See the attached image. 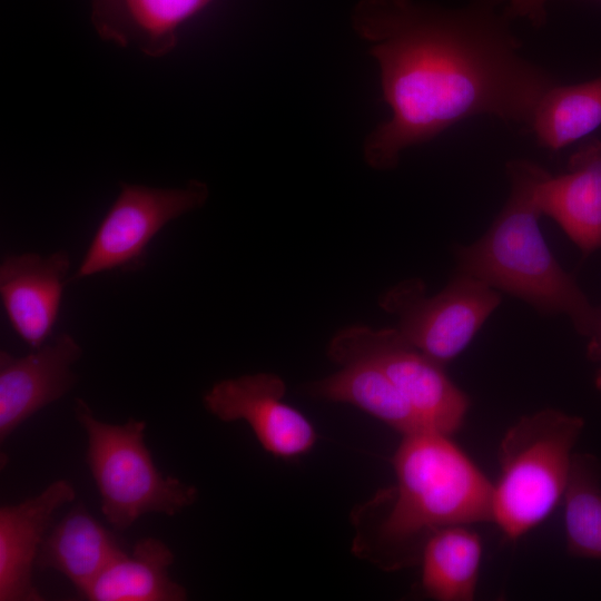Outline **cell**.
<instances>
[{"label":"cell","instance_id":"15","mask_svg":"<svg viewBox=\"0 0 601 601\" xmlns=\"http://www.w3.org/2000/svg\"><path fill=\"white\" fill-rule=\"evenodd\" d=\"M174 561L165 542L144 538L130 553L116 556L81 597L90 601H184L186 589L168 572Z\"/></svg>","mask_w":601,"mask_h":601},{"label":"cell","instance_id":"2","mask_svg":"<svg viewBox=\"0 0 601 601\" xmlns=\"http://www.w3.org/2000/svg\"><path fill=\"white\" fill-rule=\"evenodd\" d=\"M450 436L434 430L403 435L390 508L373 534L357 536L356 553L395 569L418 560L440 529L492 522L493 483Z\"/></svg>","mask_w":601,"mask_h":601},{"label":"cell","instance_id":"6","mask_svg":"<svg viewBox=\"0 0 601 601\" xmlns=\"http://www.w3.org/2000/svg\"><path fill=\"white\" fill-rule=\"evenodd\" d=\"M327 354L339 365L366 361L378 366L431 430L452 435L463 425L467 395L443 365L410 344L395 327H344L331 339Z\"/></svg>","mask_w":601,"mask_h":601},{"label":"cell","instance_id":"18","mask_svg":"<svg viewBox=\"0 0 601 601\" xmlns=\"http://www.w3.org/2000/svg\"><path fill=\"white\" fill-rule=\"evenodd\" d=\"M601 126V73L588 81L555 83L541 99L529 131L536 142L558 151Z\"/></svg>","mask_w":601,"mask_h":601},{"label":"cell","instance_id":"21","mask_svg":"<svg viewBox=\"0 0 601 601\" xmlns=\"http://www.w3.org/2000/svg\"><path fill=\"white\" fill-rule=\"evenodd\" d=\"M550 0H506V8L510 17L514 19H525L533 27L541 28L546 23Z\"/></svg>","mask_w":601,"mask_h":601},{"label":"cell","instance_id":"9","mask_svg":"<svg viewBox=\"0 0 601 601\" xmlns=\"http://www.w3.org/2000/svg\"><path fill=\"white\" fill-rule=\"evenodd\" d=\"M285 392V383L276 374H246L215 383L203 403L223 422H247L267 452L293 457L313 447L316 432L299 411L283 401Z\"/></svg>","mask_w":601,"mask_h":601},{"label":"cell","instance_id":"13","mask_svg":"<svg viewBox=\"0 0 601 601\" xmlns=\"http://www.w3.org/2000/svg\"><path fill=\"white\" fill-rule=\"evenodd\" d=\"M536 201L541 214L551 217L583 256L600 249L601 140L582 144L565 173H549L538 186Z\"/></svg>","mask_w":601,"mask_h":601},{"label":"cell","instance_id":"4","mask_svg":"<svg viewBox=\"0 0 601 601\" xmlns=\"http://www.w3.org/2000/svg\"><path fill=\"white\" fill-rule=\"evenodd\" d=\"M584 421L555 408L520 417L499 447L492 522L511 541L539 525L563 499Z\"/></svg>","mask_w":601,"mask_h":601},{"label":"cell","instance_id":"10","mask_svg":"<svg viewBox=\"0 0 601 601\" xmlns=\"http://www.w3.org/2000/svg\"><path fill=\"white\" fill-rule=\"evenodd\" d=\"M82 349L67 333L55 336L32 353L16 357L0 352V442L76 384L72 366Z\"/></svg>","mask_w":601,"mask_h":601},{"label":"cell","instance_id":"1","mask_svg":"<svg viewBox=\"0 0 601 601\" xmlns=\"http://www.w3.org/2000/svg\"><path fill=\"white\" fill-rule=\"evenodd\" d=\"M506 0L444 8L415 0H362L353 27L378 63L391 117L364 141L371 168H395L403 150L475 116L528 131L543 96L558 83L523 55Z\"/></svg>","mask_w":601,"mask_h":601},{"label":"cell","instance_id":"19","mask_svg":"<svg viewBox=\"0 0 601 601\" xmlns=\"http://www.w3.org/2000/svg\"><path fill=\"white\" fill-rule=\"evenodd\" d=\"M563 502L566 552L601 560V464L592 454H573Z\"/></svg>","mask_w":601,"mask_h":601},{"label":"cell","instance_id":"22","mask_svg":"<svg viewBox=\"0 0 601 601\" xmlns=\"http://www.w3.org/2000/svg\"><path fill=\"white\" fill-rule=\"evenodd\" d=\"M587 354L589 359L597 364L594 384L595 387L601 392V325L588 338Z\"/></svg>","mask_w":601,"mask_h":601},{"label":"cell","instance_id":"5","mask_svg":"<svg viewBox=\"0 0 601 601\" xmlns=\"http://www.w3.org/2000/svg\"><path fill=\"white\" fill-rule=\"evenodd\" d=\"M75 415L87 434L86 461L101 513L114 529L124 531L147 513L174 516L196 502L195 486L164 475L155 465L145 443V421L101 422L82 398L75 402Z\"/></svg>","mask_w":601,"mask_h":601},{"label":"cell","instance_id":"3","mask_svg":"<svg viewBox=\"0 0 601 601\" xmlns=\"http://www.w3.org/2000/svg\"><path fill=\"white\" fill-rule=\"evenodd\" d=\"M509 197L489 229L474 243L455 248L457 272L516 297L541 314H563L589 338L601 325L594 306L563 269L539 227L536 189L549 174L539 164L514 158L506 162Z\"/></svg>","mask_w":601,"mask_h":601},{"label":"cell","instance_id":"14","mask_svg":"<svg viewBox=\"0 0 601 601\" xmlns=\"http://www.w3.org/2000/svg\"><path fill=\"white\" fill-rule=\"evenodd\" d=\"M122 551L114 533L78 504L46 535L36 564L63 574L82 595Z\"/></svg>","mask_w":601,"mask_h":601},{"label":"cell","instance_id":"8","mask_svg":"<svg viewBox=\"0 0 601 601\" xmlns=\"http://www.w3.org/2000/svg\"><path fill=\"white\" fill-rule=\"evenodd\" d=\"M206 184L191 180L180 188L121 184L120 193L98 226L76 273L77 282L101 272L137 269L151 239L168 223L201 207Z\"/></svg>","mask_w":601,"mask_h":601},{"label":"cell","instance_id":"17","mask_svg":"<svg viewBox=\"0 0 601 601\" xmlns=\"http://www.w3.org/2000/svg\"><path fill=\"white\" fill-rule=\"evenodd\" d=\"M481 560V538L466 525L435 531L421 554L424 591L439 601L473 600Z\"/></svg>","mask_w":601,"mask_h":601},{"label":"cell","instance_id":"12","mask_svg":"<svg viewBox=\"0 0 601 601\" xmlns=\"http://www.w3.org/2000/svg\"><path fill=\"white\" fill-rule=\"evenodd\" d=\"M67 480H56L41 493L0 508V601H42L32 581L46 532L55 512L76 499Z\"/></svg>","mask_w":601,"mask_h":601},{"label":"cell","instance_id":"20","mask_svg":"<svg viewBox=\"0 0 601 601\" xmlns=\"http://www.w3.org/2000/svg\"><path fill=\"white\" fill-rule=\"evenodd\" d=\"M213 0H119L124 22L112 41L132 45L150 57H162L175 49L176 30L186 19Z\"/></svg>","mask_w":601,"mask_h":601},{"label":"cell","instance_id":"16","mask_svg":"<svg viewBox=\"0 0 601 601\" xmlns=\"http://www.w3.org/2000/svg\"><path fill=\"white\" fill-rule=\"evenodd\" d=\"M306 391L321 400L352 404L402 435L431 430L388 376L366 361L342 364L336 373L308 384Z\"/></svg>","mask_w":601,"mask_h":601},{"label":"cell","instance_id":"11","mask_svg":"<svg viewBox=\"0 0 601 601\" xmlns=\"http://www.w3.org/2000/svg\"><path fill=\"white\" fill-rule=\"evenodd\" d=\"M70 256L58 250L48 256L24 253L0 265V295L13 331L31 348L42 346L57 322Z\"/></svg>","mask_w":601,"mask_h":601},{"label":"cell","instance_id":"7","mask_svg":"<svg viewBox=\"0 0 601 601\" xmlns=\"http://www.w3.org/2000/svg\"><path fill=\"white\" fill-rule=\"evenodd\" d=\"M501 299V293L483 280L456 272L433 296L413 278L385 292L380 305L397 316L395 328L410 344L445 366L469 346Z\"/></svg>","mask_w":601,"mask_h":601}]
</instances>
